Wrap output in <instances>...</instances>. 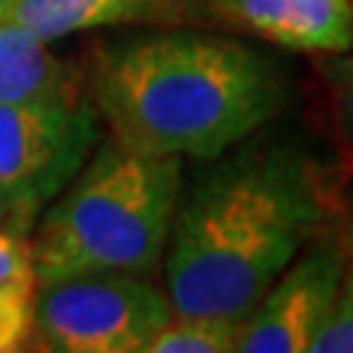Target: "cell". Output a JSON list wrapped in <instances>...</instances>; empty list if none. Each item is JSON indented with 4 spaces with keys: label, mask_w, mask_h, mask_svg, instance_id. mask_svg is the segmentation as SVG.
Returning <instances> with one entry per match:
<instances>
[{
    "label": "cell",
    "mask_w": 353,
    "mask_h": 353,
    "mask_svg": "<svg viewBox=\"0 0 353 353\" xmlns=\"http://www.w3.org/2000/svg\"><path fill=\"white\" fill-rule=\"evenodd\" d=\"M88 88L115 141L180 159H221L289 103V80L271 53L192 27L103 48Z\"/></svg>",
    "instance_id": "cell-1"
},
{
    "label": "cell",
    "mask_w": 353,
    "mask_h": 353,
    "mask_svg": "<svg viewBox=\"0 0 353 353\" xmlns=\"http://www.w3.org/2000/svg\"><path fill=\"white\" fill-rule=\"evenodd\" d=\"M315 165L289 145H250L176 201L165 294L176 315L245 321L321 224Z\"/></svg>",
    "instance_id": "cell-2"
},
{
    "label": "cell",
    "mask_w": 353,
    "mask_h": 353,
    "mask_svg": "<svg viewBox=\"0 0 353 353\" xmlns=\"http://www.w3.org/2000/svg\"><path fill=\"white\" fill-rule=\"evenodd\" d=\"M0 227L21 233V230H18V221H15V212H12V206H9V201H6L3 194H0ZM24 236H27V233H24Z\"/></svg>",
    "instance_id": "cell-15"
},
{
    "label": "cell",
    "mask_w": 353,
    "mask_h": 353,
    "mask_svg": "<svg viewBox=\"0 0 353 353\" xmlns=\"http://www.w3.org/2000/svg\"><path fill=\"white\" fill-rule=\"evenodd\" d=\"M32 297L0 294V353L30 347Z\"/></svg>",
    "instance_id": "cell-14"
},
{
    "label": "cell",
    "mask_w": 353,
    "mask_h": 353,
    "mask_svg": "<svg viewBox=\"0 0 353 353\" xmlns=\"http://www.w3.org/2000/svg\"><path fill=\"white\" fill-rule=\"evenodd\" d=\"M309 353H353V271L345 268L336 301L309 339Z\"/></svg>",
    "instance_id": "cell-11"
},
{
    "label": "cell",
    "mask_w": 353,
    "mask_h": 353,
    "mask_svg": "<svg viewBox=\"0 0 353 353\" xmlns=\"http://www.w3.org/2000/svg\"><path fill=\"white\" fill-rule=\"evenodd\" d=\"M241 321L215 315H171L145 353H233L239 350Z\"/></svg>",
    "instance_id": "cell-10"
},
{
    "label": "cell",
    "mask_w": 353,
    "mask_h": 353,
    "mask_svg": "<svg viewBox=\"0 0 353 353\" xmlns=\"http://www.w3.org/2000/svg\"><path fill=\"white\" fill-rule=\"evenodd\" d=\"M101 141V115L77 103H0V194L30 236L41 209L68 185Z\"/></svg>",
    "instance_id": "cell-5"
},
{
    "label": "cell",
    "mask_w": 353,
    "mask_h": 353,
    "mask_svg": "<svg viewBox=\"0 0 353 353\" xmlns=\"http://www.w3.org/2000/svg\"><path fill=\"white\" fill-rule=\"evenodd\" d=\"M18 3V0H0V21H6L9 12H12V6Z\"/></svg>",
    "instance_id": "cell-17"
},
{
    "label": "cell",
    "mask_w": 353,
    "mask_h": 353,
    "mask_svg": "<svg viewBox=\"0 0 353 353\" xmlns=\"http://www.w3.org/2000/svg\"><path fill=\"white\" fill-rule=\"evenodd\" d=\"M83 97L77 65L59 59L24 24L0 21V103H77Z\"/></svg>",
    "instance_id": "cell-9"
},
{
    "label": "cell",
    "mask_w": 353,
    "mask_h": 353,
    "mask_svg": "<svg viewBox=\"0 0 353 353\" xmlns=\"http://www.w3.org/2000/svg\"><path fill=\"white\" fill-rule=\"evenodd\" d=\"M347 250H350V271H353V189L347 197Z\"/></svg>",
    "instance_id": "cell-16"
},
{
    "label": "cell",
    "mask_w": 353,
    "mask_h": 353,
    "mask_svg": "<svg viewBox=\"0 0 353 353\" xmlns=\"http://www.w3.org/2000/svg\"><path fill=\"white\" fill-rule=\"evenodd\" d=\"M180 157H153L112 136L30 230L39 285L77 274H139L162 265L180 201Z\"/></svg>",
    "instance_id": "cell-3"
},
{
    "label": "cell",
    "mask_w": 353,
    "mask_h": 353,
    "mask_svg": "<svg viewBox=\"0 0 353 353\" xmlns=\"http://www.w3.org/2000/svg\"><path fill=\"white\" fill-rule=\"evenodd\" d=\"M39 280L32 265L30 236L0 227V294L36 297Z\"/></svg>",
    "instance_id": "cell-12"
},
{
    "label": "cell",
    "mask_w": 353,
    "mask_h": 353,
    "mask_svg": "<svg viewBox=\"0 0 353 353\" xmlns=\"http://www.w3.org/2000/svg\"><path fill=\"white\" fill-rule=\"evenodd\" d=\"M174 315L159 285L139 274H77L39 285L30 347L53 353H145Z\"/></svg>",
    "instance_id": "cell-4"
},
{
    "label": "cell",
    "mask_w": 353,
    "mask_h": 353,
    "mask_svg": "<svg viewBox=\"0 0 353 353\" xmlns=\"http://www.w3.org/2000/svg\"><path fill=\"white\" fill-rule=\"evenodd\" d=\"M345 256L336 245L321 241L277 274L265 294L241 321V353H303L330 303L336 301Z\"/></svg>",
    "instance_id": "cell-6"
},
{
    "label": "cell",
    "mask_w": 353,
    "mask_h": 353,
    "mask_svg": "<svg viewBox=\"0 0 353 353\" xmlns=\"http://www.w3.org/2000/svg\"><path fill=\"white\" fill-rule=\"evenodd\" d=\"M318 71H321L330 88L339 124L353 145V48L341 53H321L318 57Z\"/></svg>",
    "instance_id": "cell-13"
},
{
    "label": "cell",
    "mask_w": 353,
    "mask_h": 353,
    "mask_svg": "<svg viewBox=\"0 0 353 353\" xmlns=\"http://www.w3.org/2000/svg\"><path fill=\"white\" fill-rule=\"evenodd\" d=\"M215 15L245 32L297 53L353 48V0H203Z\"/></svg>",
    "instance_id": "cell-7"
},
{
    "label": "cell",
    "mask_w": 353,
    "mask_h": 353,
    "mask_svg": "<svg viewBox=\"0 0 353 353\" xmlns=\"http://www.w3.org/2000/svg\"><path fill=\"white\" fill-rule=\"evenodd\" d=\"M9 18L44 41L101 27H189L206 18L201 0H18Z\"/></svg>",
    "instance_id": "cell-8"
}]
</instances>
